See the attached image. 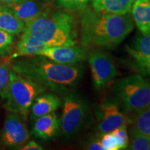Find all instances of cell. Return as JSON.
<instances>
[{"instance_id": "6da1fadb", "label": "cell", "mask_w": 150, "mask_h": 150, "mask_svg": "<svg viewBox=\"0 0 150 150\" xmlns=\"http://www.w3.org/2000/svg\"><path fill=\"white\" fill-rule=\"evenodd\" d=\"M81 41L85 47L97 45L112 49L134 29L132 16L83 8L81 13Z\"/></svg>"}, {"instance_id": "7a4b0ae2", "label": "cell", "mask_w": 150, "mask_h": 150, "mask_svg": "<svg viewBox=\"0 0 150 150\" xmlns=\"http://www.w3.org/2000/svg\"><path fill=\"white\" fill-rule=\"evenodd\" d=\"M11 67L18 74L57 92L79 83L83 73L79 65L61 64L41 55L20 59Z\"/></svg>"}, {"instance_id": "3957f363", "label": "cell", "mask_w": 150, "mask_h": 150, "mask_svg": "<svg viewBox=\"0 0 150 150\" xmlns=\"http://www.w3.org/2000/svg\"><path fill=\"white\" fill-rule=\"evenodd\" d=\"M24 31L49 47L72 46L77 43L74 18L62 11L47 8L40 16L26 24Z\"/></svg>"}, {"instance_id": "277c9868", "label": "cell", "mask_w": 150, "mask_h": 150, "mask_svg": "<svg viewBox=\"0 0 150 150\" xmlns=\"http://www.w3.org/2000/svg\"><path fill=\"white\" fill-rule=\"evenodd\" d=\"M47 89L45 86L11 70L10 83L6 97L5 108L18 114L26 120L35 97Z\"/></svg>"}, {"instance_id": "5b68a950", "label": "cell", "mask_w": 150, "mask_h": 150, "mask_svg": "<svg viewBox=\"0 0 150 150\" xmlns=\"http://www.w3.org/2000/svg\"><path fill=\"white\" fill-rule=\"evenodd\" d=\"M115 91L125 109L134 115L150 105V83L142 75L133 74L118 80Z\"/></svg>"}, {"instance_id": "8992f818", "label": "cell", "mask_w": 150, "mask_h": 150, "mask_svg": "<svg viewBox=\"0 0 150 150\" xmlns=\"http://www.w3.org/2000/svg\"><path fill=\"white\" fill-rule=\"evenodd\" d=\"M87 112V104L78 94L72 93L65 97L60 125L65 137L71 138L79 131Z\"/></svg>"}, {"instance_id": "52a82bcc", "label": "cell", "mask_w": 150, "mask_h": 150, "mask_svg": "<svg viewBox=\"0 0 150 150\" xmlns=\"http://www.w3.org/2000/svg\"><path fill=\"white\" fill-rule=\"evenodd\" d=\"M94 87L101 89L113 80L117 76V69L111 58L106 52L95 50L89 55Z\"/></svg>"}, {"instance_id": "ba28073f", "label": "cell", "mask_w": 150, "mask_h": 150, "mask_svg": "<svg viewBox=\"0 0 150 150\" xmlns=\"http://www.w3.org/2000/svg\"><path fill=\"white\" fill-rule=\"evenodd\" d=\"M1 138L4 145L9 148L20 147L28 141L30 134L21 116L12 112L7 114Z\"/></svg>"}, {"instance_id": "9c48e42d", "label": "cell", "mask_w": 150, "mask_h": 150, "mask_svg": "<svg viewBox=\"0 0 150 150\" xmlns=\"http://www.w3.org/2000/svg\"><path fill=\"white\" fill-rule=\"evenodd\" d=\"M127 51L142 76H150V31L136 37Z\"/></svg>"}, {"instance_id": "30bf717a", "label": "cell", "mask_w": 150, "mask_h": 150, "mask_svg": "<svg viewBox=\"0 0 150 150\" xmlns=\"http://www.w3.org/2000/svg\"><path fill=\"white\" fill-rule=\"evenodd\" d=\"M39 55L45 56L56 63L65 65H76L84 61L88 54L84 47L76 45L48 47Z\"/></svg>"}, {"instance_id": "8fae6325", "label": "cell", "mask_w": 150, "mask_h": 150, "mask_svg": "<svg viewBox=\"0 0 150 150\" xmlns=\"http://www.w3.org/2000/svg\"><path fill=\"white\" fill-rule=\"evenodd\" d=\"M128 119L121 112L116 103L106 102L99 108L98 129L102 134L111 132L118 127L127 125Z\"/></svg>"}, {"instance_id": "7c38bea8", "label": "cell", "mask_w": 150, "mask_h": 150, "mask_svg": "<svg viewBox=\"0 0 150 150\" xmlns=\"http://www.w3.org/2000/svg\"><path fill=\"white\" fill-rule=\"evenodd\" d=\"M32 134L39 139L48 140L56 136L59 131L61 120L55 112L41 116L34 120Z\"/></svg>"}, {"instance_id": "4fadbf2b", "label": "cell", "mask_w": 150, "mask_h": 150, "mask_svg": "<svg viewBox=\"0 0 150 150\" xmlns=\"http://www.w3.org/2000/svg\"><path fill=\"white\" fill-rule=\"evenodd\" d=\"M6 6L25 24L33 21L47 9L45 5L32 0H24L20 2Z\"/></svg>"}, {"instance_id": "5bb4252c", "label": "cell", "mask_w": 150, "mask_h": 150, "mask_svg": "<svg viewBox=\"0 0 150 150\" xmlns=\"http://www.w3.org/2000/svg\"><path fill=\"white\" fill-rule=\"evenodd\" d=\"M61 104V99L54 94L48 93L37 96L31 105V120H35L41 116L54 112Z\"/></svg>"}, {"instance_id": "9a60e30c", "label": "cell", "mask_w": 150, "mask_h": 150, "mask_svg": "<svg viewBox=\"0 0 150 150\" xmlns=\"http://www.w3.org/2000/svg\"><path fill=\"white\" fill-rule=\"evenodd\" d=\"M45 43L23 31L22 36L17 44L16 53L13 57L37 56L45 49L48 47Z\"/></svg>"}, {"instance_id": "2e32d148", "label": "cell", "mask_w": 150, "mask_h": 150, "mask_svg": "<svg viewBox=\"0 0 150 150\" xmlns=\"http://www.w3.org/2000/svg\"><path fill=\"white\" fill-rule=\"evenodd\" d=\"M131 16L142 33L150 31V0H135L131 7Z\"/></svg>"}, {"instance_id": "e0dca14e", "label": "cell", "mask_w": 150, "mask_h": 150, "mask_svg": "<svg viewBox=\"0 0 150 150\" xmlns=\"http://www.w3.org/2000/svg\"><path fill=\"white\" fill-rule=\"evenodd\" d=\"M25 26L7 6H0V29L15 35L23 32Z\"/></svg>"}, {"instance_id": "ac0fdd59", "label": "cell", "mask_w": 150, "mask_h": 150, "mask_svg": "<svg viewBox=\"0 0 150 150\" xmlns=\"http://www.w3.org/2000/svg\"><path fill=\"white\" fill-rule=\"evenodd\" d=\"M135 0H93V9L100 12L126 14L131 10Z\"/></svg>"}, {"instance_id": "d6986e66", "label": "cell", "mask_w": 150, "mask_h": 150, "mask_svg": "<svg viewBox=\"0 0 150 150\" xmlns=\"http://www.w3.org/2000/svg\"><path fill=\"white\" fill-rule=\"evenodd\" d=\"M131 125V128L150 138V105L135 114Z\"/></svg>"}, {"instance_id": "ffe728a7", "label": "cell", "mask_w": 150, "mask_h": 150, "mask_svg": "<svg viewBox=\"0 0 150 150\" xmlns=\"http://www.w3.org/2000/svg\"><path fill=\"white\" fill-rule=\"evenodd\" d=\"M11 67V59L0 58V97L5 99L10 83Z\"/></svg>"}, {"instance_id": "44dd1931", "label": "cell", "mask_w": 150, "mask_h": 150, "mask_svg": "<svg viewBox=\"0 0 150 150\" xmlns=\"http://www.w3.org/2000/svg\"><path fill=\"white\" fill-rule=\"evenodd\" d=\"M130 142L127 149L130 150H147L150 145V138L136 129L131 128Z\"/></svg>"}, {"instance_id": "7402d4cb", "label": "cell", "mask_w": 150, "mask_h": 150, "mask_svg": "<svg viewBox=\"0 0 150 150\" xmlns=\"http://www.w3.org/2000/svg\"><path fill=\"white\" fill-rule=\"evenodd\" d=\"M14 42V35L0 29V57L11 51Z\"/></svg>"}, {"instance_id": "603a6c76", "label": "cell", "mask_w": 150, "mask_h": 150, "mask_svg": "<svg viewBox=\"0 0 150 150\" xmlns=\"http://www.w3.org/2000/svg\"><path fill=\"white\" fill-rule=\"evenodd\" d=\"M115 137L119 149H126L129 145V137L127 134V125L118 127L111 131Z\"/></svg>"}, {"instance_id": "cb8c5ba5", "label": "cell", "mask_w": 150, "mask_h": 150, "mask_svg": "<svg viewBox=\"0 0 150 150\" xmlns=\"http://www.w3.org/2000/svg\"><path fill=\"white\" fill-rule=\"evenodd\" d=\"M90 1L91 0H57V4L67 10L75 11L86 8Z\"/></svg>"}, {"instance_id": "d4e9b609", "label": "cell", "mask_w": 150, "mask_h": 150, "mask_svg": "<svg viewBox=\"0 0 150 150\" xmlns=\"http://www.w3.org/2000/svg\"><path fill=\"white\" fill-rule=\"evenodd\" d=\"M100 140L103 148L104 150H118V145L115 137L112 132L104 133L103 134Z\"/></svg>"}, {"instance_id": "484cf974", "label": "cell", "mask_w": 150, "mask_h": 150, "mask_svg": "<svg viewBox=\"0 0 150 150\" xmlns=\"http://www.w3.org/2000/svg\"><path fill=\"white\" fill-rule=\"evenodd\" d=\"M20 149L22 150H42V147L33 140H30L26 145L22 146Z\"/></svg>"}, {"instance_id": "4316f807", "label": "cell", "mask_w": 150, "mask_h": 150, "mask_svg": "<svg viewBox=\"0 0 150 150\" xmlns=\"http://www.w3.org/2000/svg\"><path fill=\"white\" fill-rule=\"evenodd\" d=\"M88 147V149L91 150H104L102 144H101L100 140H97V141L91 142Z\"/></svg>"}, {"instance_id": "83f0119b", "label": "cell", "mask_w": 150, "mask_h": 150, "mask_svg": "<svg viewBox=\"0 0 150 150\" xmlns=\"http://www.w3.org/2000/svg\"><path fill=\"white\" fill-rule=\"evenodd\" d=\"M22 1H24V0H0V2L4 4V5H8L11 4L20 2Z\"/></svg>"}, {"instance_id": "f1b7e54d", "label": "cell", "mask_w": 150, "mask_h": 150, "mask_svg": "<svg viewBox=\"0 0 150 150\" xmlns=\"http://www.w3.org/2000/svg\"><path fill=\"white\" fill-rule=\"evenodd\" d=\"M149 149V150H150V145H149V149Z\"/></svg>"}, {"instance_id": "f546056e", "label": "cell", "mask_w": 150, "mask_h": 150, "mask_svg": "<svg viewBox=\"0 0 150 150\" xmlns=\"http://www.w3.org/2000/svg\"><path fill=\"white\" fill-rule=\"evenodd\" d=\"M0 58H1V57H0Z\"/></svg>"}]
</instances>
